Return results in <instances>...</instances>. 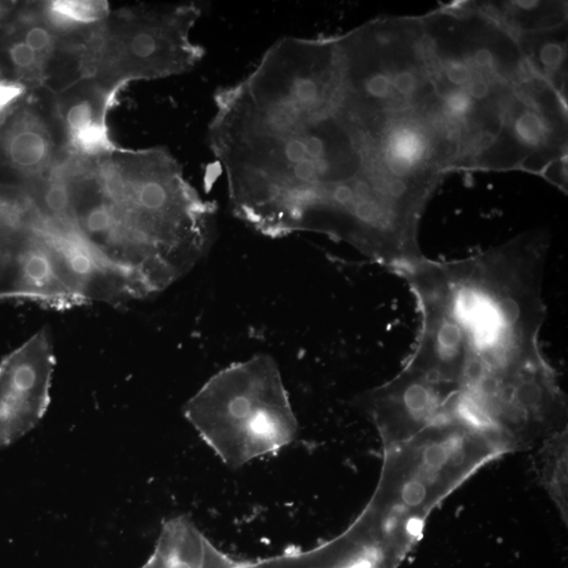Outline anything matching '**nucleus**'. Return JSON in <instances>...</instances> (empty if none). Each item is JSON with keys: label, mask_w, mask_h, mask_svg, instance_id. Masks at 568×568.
Returning <instances> with one entry per match:
<instances>
[{"label": "nucleus", "mask_w": 568, "mask_h": 568, "mask_svg": "<svg viewBox=\"0 0 568 568\" xmlns=\"http://www.w3.org/2000/svg\"><path fill=\"white\" fill-rule=\"evenodd\" d=\"M548 250L547 233H524L468 258L424 257L398 273L420 312L405 367L468 389L510 386L552 369L540 345Z\"/></svg>", "instance_id": "obj_1"}, {"label": "nucleus", "mask_w": 568, "mask_h": 568, "mask_svg": "<svg viewBox=\"0 0 568 568\" xmlns=\"http://www.w3.org/2000/svg\"><path fill=\"white\" fill-rule=\"evenodd\" d=\"M110 182L145 252L177 281L212 246L216 208L164 147H116L105 156Z\"/></svg>", "instance_id": "obj_2"}, {"label": "nucleus", "mask_w": 568, "mask_h": 568, "mask_svg": "<svg viewBox=\"0 0 568 568\" xmlns=\"http://www.w3.org/2000/svg\"><path fill=\"white\" fill-rule=\"evenodd\" d=\"M184 417L233 470L292 444L298 422L276 361L266 355L214 375L184 407Z\"/></svg>", "instance_id": "obj_3"}, {"label": "nucleus", "mask_w": 568, "mask_h": 568, "mask_svg": "<svg viewBox=\"0 0 568 568\" xmlns=\"http://www.w3.org/2000/svg\"><path fill=\"white\" fill-rule=\"evenodd\" d=\"M510 453L496 436L442 419L383 448L380 478L367 506L421 536L431 512L478 470Z\"/></svg>", "instance_id": "obj_4"}, {"label": "nucleus", "mask_w": 568, "mask_h": 568, "mask_svg": "<svg viewBox=\"0 0 568 568\" xmlns=\"http://www.w3.org/2000/svg\"><path fill=\"white\" fill-rule=\"evenodd\" d=\"M105 1H11L0 16V83L51 94L91 76Z\"/></svg>", "instance_id": "obj_5"}, {"label": "nucleus", "mask_w": 568, "mask_h": 568, "mask_svg": "<svg viewBox=\"0 0 568 568\" xmlns=\"http://www.w3.org/2000/svg\"><path fill=\"white\" fill-rule=\"evenodd\" d=\"M201 4H140L110 10L95 47L91 76L119 93L130 83L191 71L204 50L191 38Z\"/></svg>", "instance_id": "obj_6"}, {"label": "nucleus", "mask_w": 568, "mask_h": 568, "mask_svg": "<svg viewBox=\"0 0 568 568\" xmlns=\"http://www.w3.org/2000/svg\"><path fill=\"white\" fill-rule=\"evenodd\" d=\"M69 153L52 94L17 97L0 112V204H23Z\"/></svg>", "instance_id": "obj_7"}, {"label": "nucleus", "mask_w": 568, "mask_h": 568, "mask_svg": "<svg viewBox=\"0 0 568 568\" xmlns=\"http://www.w3.org/2000/svg\"><path fill=\"white\" fill-rule=\"evenodd\" d=\"M56 359L47 329L0 363V446L34 428L47 413Z\"/></svg>", "instance_id": "obj_8"}, {"label": "nucleus", "mask_w": 568, "mask_h": 568, "mask_svg": "<svg viewBox=\"0 0 568 568\" xmlns=\"http://www.w3.org/2000/svg\"><path fill=\"white\" fill-rule=\"evenodd\" d=\"M117 95L93 76L52 94L55 112L71 153L103 156L117 147L107 127V116Z\"/></svg>", "instance_id": "obj_9"}, {"label": "nucleus", "mask_w": 568, "mask_h": 568, "mask_svg": "<svg viewBox=\"0 0 568 568\" xmlns=\"http://www.w3.org/2000/svg\"><path fill=\"white\" fill-rule=\"evenodd\" d=\"M567 428L541 441V448L535 459L536 472L541 485L556 504L563 520L567 523Z\"/></svg>", "instance_id": "obj_10"}, {"label": "nucleus", "mask_w": 568, "mask_h": 568, "mask_svg": "<svg viewBox=\"0 0 568 568\" xmlns=\"http://www.w3.org/2000/svg\"><path fill=\"white\" fill-rule=\"evenodd\" d=\"M23 93H24V92L16 89V88L9 87V85L0 83V112H1L9 103L12 102L13 100H15L17 97L21 96Z\"/></svg>", "instance_id": "obj_11"}, {"label": "nucleus", "mask_w": 568, "mask_h": 568, "mask_svg": "<svg viewBox=\"0 0 568 568\" xmlns=\"http://www.w3.org/2000/svg\"><path fill=\"white\" fill-rule=\"evenodd\" d=\"M11 1H0V16H1L2 13L9 8L10 6Z\"/></svg>", "instance_id": "obj_12"}]
</instances>
